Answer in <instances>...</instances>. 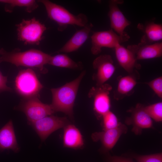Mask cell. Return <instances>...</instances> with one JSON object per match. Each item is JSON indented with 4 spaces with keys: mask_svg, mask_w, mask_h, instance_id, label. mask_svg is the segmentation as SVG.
Here are the masks:
<instances>
[{
    "mask_svg": "<svg viewBox=\"0 0 162 162\" xmlns=\"http://www.w3.org/2000/svg\"><path fill=\"white\" fill-rule=\"evenodd\" d=\"M158 96L162 98V76H160L146 82Z\"/></svg>",
    "mask_w": 162,
    "mask_h": 162,
    "instance_id": "26",
    "label": "cell"
},
{
    "mask_svg": "<svg viewBox=\"0 0 162 162\" xmlns=\"http://www.w3.org/2000/svg\"><path fill=\"white\" fill-rule=\"evenodd\" d=\"M117 59L120 66L129 74L141 68L134 54L127 48L118 44L114 48Z\"/></svg>",
    "mask_w": 162,
    "mask_h": 162,
    "instance_id": "16",
    "label": "cell"
},
{
    "mask_svg": "<svg viewBox=\"0 0 162 162\" xmlns=\"http://www.w3.org/2000/svg\"><path fill=\"white\" fill-rule=\"evenodd\" d=\"M38 2L43 4L48 17L57 23L59 31H64L69 25L83 27L88 23L87 16L83 13L74 15L63 7L48 0Z\"/></svg>",
    "mask_w": 162,
    "mask_h": 162,
    "instance_id": "3",
    "label": "cell"
},
{
    "mask_svg": "<svg viewBox=\"0 0 162 162\" xmlns=\"http://www.w3.org/2000/svg\"><path fill=\"white\" fill-rule=\"evenodd\" d=\"M0 63H10L16 66H23L38 69L41 72H47L44 65L48 64L51 56L40 50L31 49L21 51L18 48L10 52L3 48L0 50Z\"/></svg>",
    "mask_w": 162,
    "mask_h": 162,
    "instance_id": "1",
    "label": "cell"
},
{
    "mask_svg": "<svg viewBox=\"0 0 162 162\" xmlns=\"http://www.w3.org/2000/svg\"><path fill=\"white\" fill-rule=\"evenodd\" d=\"M7 76H4L0 70V93L4 91L11 92L12 89L7 85Z\"/></svg>",
    "mask_w": 162,
    "mask_h": 162,
    "instance_id": "27",
    "label": "cell"
},
{
    "mask_svg": "<svg viewBox=\"0 0 162 162\" xmlns=\"http://www.w3.org/2000/svg\"><path fill=\"white\" fill-rule=\"evenodd\" d=\"M137 28L143 33L140 39V43L152 44L162 40L161 24L155 23L153 21H150L144 24L139 23Z\"/></svg>",
    "mask_w": 162,
    "mask_h": 162,
    "instance_id": "18",
    "label": "cell"
},
{
    "mask_svg": "<svg viewBox=\"0 0 162 162\" xmlns=\"http://www.w3.org/2000/svg\"><path fill=\"white\" fill-rule=\"evenodd\" d=\"M36 132L42 141L56 130L64 128L69 124L66 117H58L53 115L46 116L33 122H28Z\"/></svg>",
    "mask_w": 162,
    "mask_h": 162,
    "instance_id": "8",
    "label": "cell"
},
{
    "mask_svg": "<svg viewBox=\"0 0 162 162\" xmlns=\"http://www.w3.org/2000/svg\"><path fill=\"white\" fill-rule=\"evenodd\" d=\"M144 110L152 118L157 122L162 121V102L156 103L144 106Z\"/></svg>",
    "mask_w": 162,
    "mask_h": 162,
    "instance_id": "23",
    "label": "cell"
},
{
    "mask_svg": "<svg viewBox=\"0 0 162 162\" xmlns=\"http://www.w3.org/2000/svg\"><path fill=\"white\" fill-rule=\"evenodd\" d=\"M127 48L134 54L137 60L159 58L162 56L161 42L152 44L140 42L128 45Z\"/></svg>",
    "mask_w": 162,
    "mask_h": 162,
    "instance_id": "14",
    "label": "cell"
},
{
    "mask_svg": "<svg viewBox=\"0 0 162 162\" xmlns=\"http://www.w3.org/2000/svg\"><path fill=\"white\" fill-rule=\"evenodd\" d=\"M134 158L137 162H162L161 153L147 155H135Z\"/></svg>",
    "mask_w": 162,
    "mask_h": 162,
    "instance_id": "25",
    "label": "cell"
},
{
    "mask_svg": "<svg viewBox=\"0 0 162 162\" xmlns=\"http://www.w3.org/2000/svg\"><path fill=\"white\" fill-rule=\"evenodd\" d=\"M123 2V1L119 0H111L109 1V10L108 16L110 20L111 29L120 35L128 34L124 30L131 23L118 7V4H122Z\"/></svg>",
    "mask_w": 162,
    "mask_h": 162,
    "instance_id": "11",
    "label": "cell"
},
{
    "mask_svg": "<svg viewBox=\"0 0 162 162\" xmlns=\"http://www.w3.org/2000/svg\"><path fill=\"white\" fill-rule=\"evenodd\" d=\"M9 149L15 153L18 152L20 150L11 120H10L0 129V152Z\"/></svg>",
    "mask_w": 162,
    "mask_h": 162,
    "instance_id": "17",
    "label": "cell"
},
{
    "mask_svg": "<svg viewBox=\"0 0 162 162\" xmlns=\"http://www.w3.org/2000/svg\"><path fill=\"white\" fill-rule=\"evenodd\" d=\"M63 142L64 147L73 148H81L84 144L80 130L74 125L70 124L64 127Z\"/></svg>",
    "mask_w": 162,
    "mask_h": 162,
    "instance_id": "20",
    "label": "cell"
},
{
    "mask_svg": "<svg viewBox=\"0 0 162 162\" xmlns=\"http://www.w3.org/2000/svg\"><path fill=\"white\" fill-rule=\"evenodd\" d=\"M0 3L5 4V10L12 12L15 7H24L28 13H31L38 7L37 2L34 0H0Z\"/></svg>",
    "mask_w": 162,
    "mask_h": 162,
    "instance_id": "22",
    "label": "cell"
},
{
    "mask_svg": "<svg viewBox=\"0 0 162 162\" xmlns=\"http://www.w3.org/2000/svg\"><path fill=\"white\" fill-rule=\"evenodd\" d=\"M93 27V25L92 23H88L85 26L76 31L56 52L67 53L74 52L78 50L88 38Z\"/></svg>",
    "mask_w": 162,
    "mask_h": 162,
    "instance_id": "15",
    "label": "cell"
},
{
    "mask_svg": "<svg viewBox=\"0 0 162 162\" xmlns=\"http://www.w3.org/2000/svg\"><path fill=\"white\" fill-rule=\"evenodd\" d=\"M16 26L18 39L26 45H39L46 29L45 26L35 18L23 19Z\"/></svg>",
    "mask_w": 162,
    "mask_h": 162,
    "instance_id": "4",
    "label": "cell"
},
{
    "mask_svg": "<svg viewBox=\"0 0 162 162\" xmlns=\"http://www.w3.org/2000/svg\"><path fill=\"white\" fill-rule=\"evenodd\" d=\"M86 71L76 79L58 88L50 89L52 95L51 104L55 112H61L70 118L73 116V108L78 88Z\"/></svg>",
    "mask_w": 162,
    "mask_h": 162,
    "instance_id": "2",
    "label": "cell"
},
{
    "mask_svg": "<svg viewBox=\"0 0 162 162\" xmlns=\"http://www.w3.org/2000/svg\"><path fill=\"white\" fill-rule=\"evenodd\" d=\"M15 87L18 93L25 98L39 97L43 87L34 71L30 68L19 72L15 79Z\"/></svg>",
    "mask_w": 162,
    "mask_h": 162,
    "instance_id": "5",
    "label": "cell"
},
{
    "mask_svg": "<svg viewBox=\"0 0 162 162\" xmlns=\"http://www.w3.org/2000/svg\"><path fill=\"white\" fill-rule=\"evenodd\" d=\"M112 89L110 85L104 83L93 87L89 92L88 97L93 99L94 111L99 116L102 117L110 110L111 104L109 95Z\"/></svg>",
    "mask_w": 162,
    "mask_h": 162,
    "instance_id": "10",
    "label": "cell"
},
{
    "mask_svg": "<svg viewBox=\"0 0 162 162\" xmlns=\"http://www.w3.org/2000/svg\"><path fill=\"white\" fill-rule=\"evenodd\" d=\"M48 64L57 67L76 70L81 69L82 68L81 62H76L67 55L64 54L51 56Z\"/></svg>",
    "mask_w": 162,
    "mask_h": 162,
    "instance_id": "21",
    "label": "cell"
},
{
    "mask_svg": "<svg viewBox=\"0 0 162 162\" xmlns=\"http://www.w3.org/2000/svg\"><path fill=\"white\" fill-rule=\"evenodd\" d=\"M108 161V162H134L129 158L116 156H109Z\"/></svg>",
    "mask_w": 162,
    "mask_h": 162,
    "instance_id": "28",
    "label": "cell"
},
{
    "mask_svg": "<svg viewBox=\"0 0 162 162\" xmlns=\"http://www.w3.org/2000/svg\"><path fill=\"white\" fill-rule=\"evenodd\" d=\"M138 74L136 70L132 74L120 78L114 93L115 99L117 100L122 99L132 92L137 83L136 76Z\"/></svg>",
    "mask_w": 162,
    "mask_h": 162,
    "instance_id": "19",
    "label": "cell"
},
{
    "mask_svg": "<svg viewBox=\"0 0 162 162\" xmlns=\"http://www.w3.org/2000/svg\"><path fill=\"white\" fill-rule=\"evenodd\" d=\"M93 67L96 72L92 76L96 86H101L109 80L115 72L116 68L111 56L101 55L93 61Z\"/></svg>",
    "mask_w": 162,
    "mask_h": 162,
    "instance_id": "9",
    "label": "cell"
},
{
    "mask_svg": "<svg viewBox=\"0 0 162 162\" xmlns=\"http://www.w3.org/2000/svg\"><path fill=\"white\" fill-rule=\"evenodd\" d=\"M39 97L25 98L16 109L23 112L26 115L28 122L38 120L46 116L52 115L55 112L51 104L42 103Z\"/></svg>",
    "mask_w": 162,
    "mask_h": 162,
    "instance_id": "7",
    "label": "cell"
},
{
    "mask_svg": "<svg viewBox=\"0 0 162 162\" xmlns=\"http://www.w3.org/2000/svg\"><path fill=\"white\" fill-rule=\"evenodd\" d=\"M127 131V127L121 123L115 128L94 133L92 138L94 141H100L105 149L108 150L113 148L121 136Z\"/></svg>",
    "mask_w": 162,
    "mask_h": 162,
    "instance_id": "13",
    "label": "cell"
},
{
    "mask_svg": "<svg viewBox=\"0 0 162 162\" xmlns=\"http://www.w3.org/2000/svg\"><path fill=\"white\" fill-rule=\"evenodd\" d=\"M130 38L128 34L120 35L111 29L94 32L91 36V52L93 55H97L101 52L102 48H114L118 44L128 41Z\"/></svg>",
    "mask_w": 162,
    "mask_h": 162,
    "instance_id": "6",
    "label": "cell"
},
{
    "mask_svg": "<svg viewBox=\"0 0 162 162\" xmlns=\"http://www.w3.org/2000/svg\"><path fill=\"white\" fill-rule=\"evenodd\" d=\"M144 106L138 104L130 110L131 116L127 118L125 123L133 126L132 131L135 134H140L143 129L151 128L152 125V119L146 112Z\"/></svg>",
    "mask_w": 162,
    "mask_h": 162,
    "instance_id": "12",
    "label": "cell"
},
{
    "mask_svg": "<svg viewBox=\"0 0 162 162\" xmlns=\"http://www.w3.org/2000/svg\"><path fill=\"white\" fill-rule=\"evenodd\" d=\"M104 130H108L118 127L121 123L119 122L116 115L110 110L102 116Z\"/></svg>",
    "mask_w": 162,
    "mask_h": 162,
    "instance_id": "24",
    "label": "cell"
}]
</instances>
